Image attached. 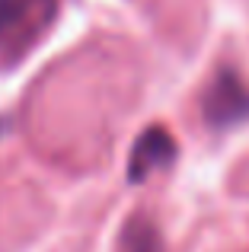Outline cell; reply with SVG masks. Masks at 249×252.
Listing matches in <instances>:
<instances>
[{
	"mask_svg": "<svg viewBox=\"0 0 249 252\" xmlns=\"http://www.w3.org/2000/svg\"><path fill=\"white\" fill-rule=\"evenodd\" d=\"M176 160V141L163 125L147 128L134 141L128 157V182H144L147 176H154L156 169H166Z\"/></svg>",
	"mask_w": 249,
	"mask_h": 252,
	"instance_id": "obj_3",
	"label": "cell"
},
{
	"mask_svg": "<svg viewBox=\"0 0 249 252\" xmlns=\"http://www.w3.org/2000/svg\"><path fill=\"white\" fill-rule=\"evenodd\" d=\"M201 118L208 128L218 131L249 122V86L233 67H220L208 83L205 99H201Z\"/></svg>",
	"mask_w": 249,
	"mask_h": 252,
	"instance_id": "obj_2",
	"label": "cell"
},
{
	"mask_svg": "<svg viewBox=\"0 0 249 252\" xmlns=\"http://www.w3.org/2000/svg\"><path fill=\"white\" fill-rule=\"evenodd\" d=\"M58 16V0H0V51L19 55L45 35Z\"/></svg>",
	"mask_w": 249,
	"mask_h": 252,
	"instance_id": "obj_1",
	"label": "cell"
},
{
	"mask_svg": "<svg viewBox=\"0 0 249 252\" xmlns=\"http://www.w3.org/2000/svg\"><path fill=\"white\" fill-rule=\"evenodd\" d=\"M128 243H131V252H163L160 240H156V233H154L150 223H131L128 227Z\"/></svg>",
	"mask_w": 249,
	"mask_h": 252,
	"instance_id": "obj_4",
	"label": "cell"
}]
</instances>
